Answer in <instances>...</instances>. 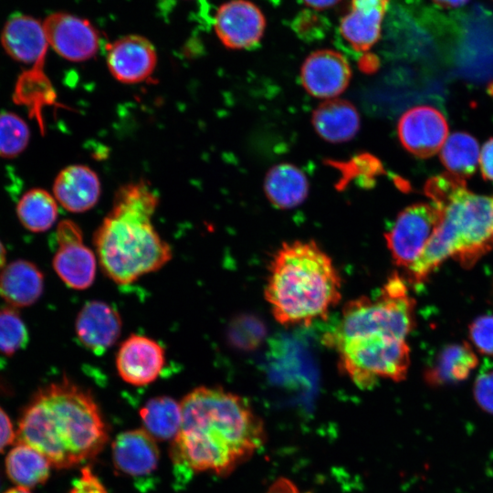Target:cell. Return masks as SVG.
<instances>
[{"instance_id": "cell-1", "label": "cell", "mask_w": 493, "mask_h": 493, "mask_svg": "<svg viewBox=\"0 0 493 493\" xmlns=\"http://www.w3.org/2000/svg\"><path fill=\"white\" fill-rule=\"evenodd\" d=\"M414 305L407 287L395 279L386 280L376 295L344 305L323 341L356 386L371 389L381 379H405L410 366L406 338L414 326Z\"/></svg>"}, {"instance_id": "cell-2", "label": "cell", "mask_w": 493, "mask_h": 493, "mask_svg": "<svg viewBox=\"0 0 493 493\" xmlns=\"http://www.w3.org/2000/svg\"><path fill=\"white\" fill-rule=\"evenodd\" d=\"M180 404L181 426L171 445V458L180 474L228 475L265 443L262 420L236 393L200 386Z\"/></svg>"}, {"instance_id": "cell-3", "label": "cell", "mask_w": 493, "mask_h": 493, "mask_svg": "<svg viewBox=\"0 0 493 493\" xmlns=\"http://www.w3.org/2000/svg\"><path fill=\"white\" fill-rule=\"evenodd\" d=\"M109 438L95 399L68 379L37 390L21 414L16 443L26 444L66 469L94 458Z\"/></svg>"}, {"instance_id": "cell-4", "label": "cell", "mask_w": 493, "mask_h": 493, "mask_svg": "<svg viewBox=\"0 0 493 493\" xmlns=\"http://www.w3.org/2000/svg\"><path fill=\"white\" fill-rule=\"evenodd\" d=\"M425 193L440 212V221L418 258L404 271L419 285L451 257L472 267L493 249V197L467 189L465 178L445 173L427 180Z\"/></svg>"}, {"instance_id": "cell-5", "label": "cell", "mask_w": 493, "mask_h": 493, "mask_svg": "<svg viewBox=\"0 0 493 493\" xmlns=\"http://www.w3.org/2000/svg\"><path fill=\"white\" fill-rule=\"evenodd\" d=\"M158 202L144 182L123 185L97 229L94 246L100 267L116 284H131L172 259L171 246L152 224Z\"/></svg>"}, {"instance_id": "cell-6", "label": "cell", "mask_w": 493, "mask_h": 493, "mask_svg": "<svg viewBox=\"0 0 493 493\" xmlns=\"http://www.w3.org/2000/svg\"><path fill=\"white\" fill-rule=\"evenodd\" d=\"M341 284L333 260L315 241L294 240L275 252L264 296L279 324L308 326L338 305Z\"/></svg>"}, {"instance_id": "cell-7", "label": "cell", "mask_w": 493, "mask_h": 493, "mask_svg": "<svg viewBox=\"0 0 493 493\" xmlns=\"http://www.w3.org/2000/svg\"><path fill=\"white\" fill-rule=\"evenodd\" d=\"M440 221L432 203H416L402 210L384 234L394 265L404 271L418 258Z\"/></svg>"}, {"instance_id": "cell-8", "label": "cell", "mask_w": 493, "mask_h": 493, "mask_svg": "<svg viewBox=\"0 0 493 493\" xmlns=\"http://www.w3.org/2000/svg\"><path fill=\"white\" fill-rule=\"evenodd\" d=\"M58 249L53 267L69 288L83 290L89 288L96 276V257L83 243L82 232L71 220H64L57 227Z\"/></svg>"}, {"instance_id": "cell-9", "label": "cell", "mask_w": 493, "mask_h": 493, "mask_svg": "<svg viewBox=\"0 0 493 493\" xmlns=\"http://www.w3.org/2000/svg\"><path fill=\"white\" fill-rule=\"evenodd\" d=\"M43 26L48 45L67 60H88L100 48V33L86 18L57 12L44 20Z\"/></svg>"}, {"instance_id": "cell-10", "label": "cell", "mask_w": 493, "mask_h": 493, "mask_svg": "<svg viewBox=\"0 0 493 493\" xmlns=\"http://www.w3.org/2000/svg\"><path fill=\"white\" fill-rule=\"evenodd\" d=\"M397 134L403 147L414 156L428 158L439 152L448 137V124L440 110L419 105L400 117Z\"/></svg>"}, {"instance_id": "cell-11", "label": "cell", "mask_w": 493, "mask_h": 493, "mask_svg": "<svg viewBox=\"0 0 493 493\" xmlns=\"http://www.w3.org/2000/svg\"><path fill=\"white\" fill-rule=\"evenodd\" d=\"M214 28L226 47L246 49L261 40L266 28V18L254 3L248 0H231L218 7Z\"/></svg>"}, {"instance_id": "cell-12", "label": "cell", "mask_w": 493, "mask_h": 493, "mask_svg": "<svg viewBox=\"0 0 493 493\" xmlns=\"http://www.w3.org/2000/svg\"><path fill=\"white\" fill-rule=\"evenodd\" d=\"M351 69L346 58L332 49L310 53L300 69L305 90L312 97L330 100L341 94L348 87Z\"/></svg>"}, {"instance_id": "cell-13", "label": "cell", "mask_w": 493, "mask_h": 493, "mask_svg": "<svg viewBox=\"0 0 493 493\" xmlns=\"http://www.w3.org/2000/svg\"><path fill=\"white\" fill-rule=\"evenodd\" d=\"M106 62L114 79L121 83L135 84L144 81L152 74L157 64V54L146 37L127 35L107 46Z\"/></svg>"}, {"instance_id": "cell-14", "label": "cell", "mask_w": 493, "mask_h": 493, "mask_svg": "<svg viewBox=\"0 0 493 493\" xmlns=\"http://www.w3.org/2000/svg\"><path fill=\"white\" fill-rule=\"evenodd\" d=\"M165 365V351L154 340L132 334L120 346L116 368L120 377L134 386L153 383Z\"/></svg>"}, {"instance_id": "cell-15", "label": "cell", "mask_w": 493, "mask_h": 493, "mask_svg": "<svg viewBox=\"0 0 493 493\" xmlns=\"http://www.w3.org/2000/svg\"><path fill=\"white\" fill-rule=\"evenodd\" d=\"M121 327V318L113 306L100 300H91L79 310L75 331L78 340L87 350L101 355L117 341Z\"/></svg>"}, {"instance_id": "cell-16", "label": "cell", "mask_w": 493, "mask_h": 493, "mask_svg": "<svg viewBox=\"0 0 493 493\" xmlns=\"http://www.w3.org/2000/svg\"><path fill=\"white\" fill-rule=\"evenodd\" d=\"M116 470L129 477H144L158 467L160 451L156 440L143 428L119 434L112 446Z\"/></svg>"}, {"instance_id": "cell-17", "label": "cell", "mask_w": 493, "mask_h": 493, "mask_svg": "<svg viewBox=\"0 0 493 493\" xmlns=\"http://www.w3.org/2000/svg\"><path fill=\"white\" fill-rule=\"evenodd\" d=\"M1 43L15 60L32 65L45 64L48 42L43 23L27 16H16L5 25Z\"/></svg>"}, {"instance_id": "cell-18", "label": "cell", "mask_w": 493, "mask_h": 493, "mask_svg": "<svg viewBox=\"0 0 493 493\" xmlns=\"http://www.w3.org/2000/svg\"><path fill=\"white\" fill-rule=\"evenodd\" d=\"M388 5L389 0H351L340 33L355 51H367L377 43Z\"/></svg>"}, {"instance_id": "cell-19", "label": "cell", "mask_w": 493, "mask_h": 493, "mask_svg": "<svg viewBox=\"0 0 493 493\" xmlns=\"http://www.w3.org/2000/svg\"><path fill=\"white\" fill-rule=\"evenodd\" d=\"M56 200L68 211L82 213L91 209L100 195V182L97 173L81 164L64 168L53 184Z\"/></svg>"}, {"instance_id": "cell-20", "label": "cell", "mask_w": 493, "mask_h": 493, "mask_svg": "<svg viewBox=\"0 0 493 493\" xmlns=\"http://www.w3.org/2000/svg\"><path fill=\"white\" fill-rule=\"evenodd\" d=\"M44 275L28 260L16 259L0 272V296L14 308L35 304L44 291Z\"/></svg>"}, {"instance_id": "cell-21", "label": "cell", "mask_w": 493, "mask_h": 493, "mask_svg": "<svg viewBox=\"0 0 493 493\" xmlns=\"http://www.w3.org/2000/svg\"><path fill=\"white\" fill-rule=\"evenodd\" d=\"M311 123L320 137L331 143L351 140L359 131L361 118L355 106L342 99H330L313 111Z\"/></svg>"}, {"instance_id": "cell-22", "label": "cell", "mask_w": 493, "mask_h": 493, "mask_svg": "<svg viewBox=\"0 0 493 493\" xmlns=\"http://www.w3.org/2000/svg\"><path fill=\"white\" fill-rule=\"evenodd\" d=\"M309 184L296 165L282 163L272 166L264 180V191L269 203L278 209H291L308 196Z\"/></svg>"}, {"instance_id": "cell-23", "label": "cell", "mask_w": 493, "mask_h": 493, "mask_svg": "<svg viewBox=\"0 0 493 493\" xmlns=\"http://www.w3.org/2000/svg\"><path fill=\"white\" fill-rule=\"evenodd\" d=\"M478 359L467 342L444 348L425 371V379L433 386L463 381L477 367Z\"/></svg>"}, {"instance_id": "cell-24", "label": "cell", "mask_w": 493, "mask_h": 493, "mask_svg": "<svg viewBox=\"0 0 493 493\" xmlns=\"http://www.w3.org/2000/svg\"><path fill=\"white\" fill-rule=\"evenodd\" d=\"M50 466L45 456L23 443H16L5 458L7 476L15 484L26 488L44 484L49 477Z\"/></svg>"}, {"instance_id": "cell-25", "label": "cell", "mask_w": 493, "mask_h": 493, "mask_svg": "<svg viewBox=\"0 0 493 493\" xmlns=\"http://www.w3.org/2000/svg\"><path fill=\"white\" fill-rule=\"evenodd\" d=\"M143 429L156 441L173 440L182 422L181 404L169 396H157L140 410Z\"/></svg>"}, {"instance_id": "cell-26", "label": "cell", "mask_w": 493, "mask_h": 493, "mask_svg": "<svg viewBox=\"0 0 493 493\" xmlns=\"http://www.w3.org/2000/svg\"><path fill=\"white\" fill-rule=\"evenodd\" d=\"M58 205L54 195L44 189L26 192L16 205V215L22 226L35 233L50 229L58 218Z\"/></svg>"}, {"instance_id": "cell-27", "label": "cell", "mask_w": 493, "mask_h": 493, "mask_svg": "<svg viewBox=\"0 0 493 493\" xmlns=\"http://www.w3.org/2000/svg\"><path fill=\"white\" fill-rule=\"evenodd\" d=\"M477 141L467 132H454L440 150V159L448 173L466 178L473 174L479 162Z\"/></svg>"}, {"instance_id": "cell-28", "label": "cell", "mask_w": 493, "mask_h": 493, "mask_svg": "<svg viewBox=\"0 0 493 493\" xmlns=\"http://www.w3.org/2000/svg\"><path fill=\"white\" fill-rule=\"evenodd\" d=\"M28 341L20 313L12 306L0 308V354L12 356L25 349Z\"/></svg>"}, {"instance_id": "cell-29", "label": "cell", "mask_w": 493, "mask_h": 493, "mask_svg": "<svg viewBox=\"0 0 493 493\" xmlns=\"http://www.w3.org/2000/svg\"><path fill=\"white\" fill-rule=\"evenodd\" d=\"M30 131L26 122L10 111L0 112V157L13 158L27 146Z\"/></svg>"}, {"instance_id": "cell-30", "label": "cell", "mask_w": 493, "mask_h": 493, "mask_svg": "<svg viewBox=\"0 0 493 493\" xmlns=\"http://www.w3.org/2000/svg\"><path fill=\"white\" fill-rule=\"evenodd\" d=\"M469 335L480 352L493 356V316L476 319L469 327Z\"/></svg>"}, {"instance_id": "cell-31", "label": "cell", "mask_w": 493, "mask_h": 493, "mask_svg": "<svg viewBox=\"0 0 493 493\" xmlns=\"http://www.w3.org/2000/svg\"><path fill=\"white\" fill-rule=\"evenodd\" d=\"M474 397L484 411L493 414V369L483 370L477 377Z\"/></svg>"}, {"instance_id": "cell-32", "label": "cell", "mask_w": 493, "mask_h": 493, "mask_svg": "<svg viewBox=\"0 0 493 493\" xmlns=\"http://www.w3.org/2000/svg\"><path fill=\"white\" fill-rule=\"evenodd\" d=\"M69 493H108L105 486L89 467H82L80 476L73 483Z\"/></svg>"}, {"instance_id": "cell-33", "label": "cell", "mask_w": 493, "mask_h": 493, "mask_svg": "<svg viewBox=\"0 0 493 493\" xmlns=\"http://www.w3.org/2000/svg\"><path fill=\"white\" fill-rule=\"evenodd\" d=\"M479 165L483 177L493 182V138L483 145L479 155Z\"/></svg>"}, {"instance_id": "cell-34", "label": "cell", "mask_w": 493, "mask_h": 493, "mask_svg": "<svg viewBox=\"0 0 493 493\" xmlns=\"http://www.w3.org/2000/svg\"><path fill=\"white\" fill-rule=\"evenodd\" d=\"M16 440V433L10 418L0 407V452Z\"/></svg>"}, {"instance_id": "cell-35", "label": "cell", "mask_w": 493, "mask_h": 493, "mask_svg": "<svg viewBox=\"0 0 493 493\" xmlns=\"http://www.w3.org/2000/svg\"><path fill=\"white\" fill-rule=\"evenodd\" d=\"M265 493H303L287 478L277 479Z\"/></svg>"}, {"instance_id": "cell-36", "label": "cell", "mask_w": 493, "mask_h": 493, "mask_svg": "<svg viewBox=\"0 0 493 493\" xmlns=\"http://www.w3.org/2000/svg\"><path fill=\"white\" fill-rule=\"evenodd\" d=\"M305 5L313 9H325L336 5L340 0H302Z\"/></svg>"}, {"instance_id": "cell-37", "label": "cell", "mask_w": 493, "mask_h": 493, "mask_svg": "<svg viewBox=\"0 0 493 493\" xmlns=\"http://www.w3.org/2000/svg\"><path fill=\"white\" fill-rule=\"evenodd\" d=\"M435 4L439 6L449 8V7H458L465 5L468 0H432Z\"/></svg>"}, {"instance_id": "cell-38", "label": "cell", "mask_w": 493, "mask_h": 493, "mask_svg": "<svg viewBox=\"0 0 493 493\" xmlns=\"http://www.w3.org/2000/svg\"><path fill=\"white\" fill-rule=\"evenodd\" d=\"M5 259H6V251L3 243L0 241V272L5 266Z\"/></svg>"}, {"instance_id": "cell-39", "label": "cell", "mask_w": 493, "mask_h": 493, "mask_svg": "<svg viewBox=\"0 0 493 493\" xmlns=\"http://www.w3.org/2000/svg\"><path fill=\"white\" fill-rule=\"evenodd\" d=\"M5 493H30V491L22 487L13 488L5 491Z\"/></svg>"}]
</instances>
